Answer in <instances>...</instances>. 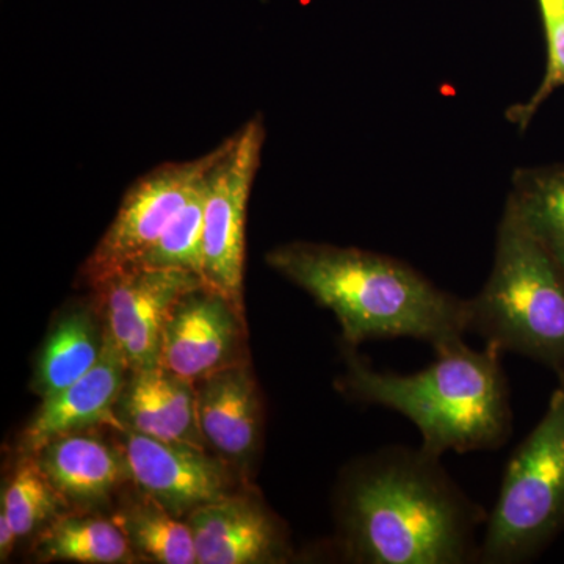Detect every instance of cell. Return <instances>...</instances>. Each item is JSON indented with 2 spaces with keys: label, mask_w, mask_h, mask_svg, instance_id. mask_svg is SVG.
<instances>
[{
  "label": "cell",
  "mask_w": 564,
  "mask_h": 564,
  "mask_svg": "<svg viewBox=\"0 0 564 564\" xmlns=\"http://www.w3.org/2000/svg\"><path fill=\"white\" fill-rule=\"evenodd\" d=\"M106 333L87 310H73L55 323L36 364L33 389L41 399L76 383L101 359Z\"/></svg>",
  "instance_id": "2e32d148"
},
{
  "label": "cell",
  "mask_w": 564,
  "mask_h": 564,
  "mask_svg": "<svg viewBox=\"0 0 564 564\" xmlns=\"http://www.w3.org/2000/svg\"><path fill=\"white\" fill-rule=\"evenodd\" d=\"M543 21L547 63L540 87L524 104L507 110V120L525 131L534 115L558 88L564 87V0H538Z\"/></svg>",
  "instance_id": "7402d4cb"
},
{
  "label": "cell",
  "mask_w": 564,
  "mask_h": 564,
  "mask_svg": "<svg viewBox=\"0 0 564 564\" xmlns=\"http://www.w3.org/2000/svg\"><path fill=\"white\" fill-rule=\"evenodd\" d=\"M184 270L131 265L93 284L107 339L129 372L159 366L163 328L182 296L203 288Z\"/></svg>",
  "instance_id": "ba28073f"
},
{
  "label": "cell",
  "mask_w": 564,
  "mask_h": 564,
  "mask_svg": "<svg viewBox=\"0 0 564 564\" xmlns=\"http://www.w3.org/2000/svg\"><path fill=\"white\" fill-rule=\"evenodd\" d=\"M207 180V177H206ZM206 180L192 193L158 242L133 265L184 270L204 281V188Z\"/></svg>",
  "instance_id": "44dd1931"
},
{
  "label": "cell",
  "mask_w": 564,
  "mask_h": 564,
  "mask_svg": "<svg viewBox=\"0 0 564 564\" xmlns=\"http://www.w3.org/2000/svg\"><path fill=\"white\" fill-rule=\"evenodd\" d=\"M122 454L131 480L177 518L232 494V474L226 459L214 458L206 448L166 443L121 430Z\"/></svg>",
  "instance_id": "9c48e42d"
},
{
  "label": "cell",
  "mask_w": 564,
  "mask_h": 564,
  "mask_svg": "<svg viewBox=\"0 0 564 564\" xmlns=\"http://www.w3.org/2000/svg\"><path fill=\"white\" fill-rule=\"evenodd\" d=\"M502 352L486 345L473 350L459 340L436 351V361L421 372H380L348 351L344 391L361 402L389 408L417 426L423 451H492L511 434L510 391Z\"/></svg>",
  "instance_id": "3957f363"
},
{
  "label": "cell",
  "mask_w": 564,
  "mask_h": 564,
  "mask_svg": "<svg viewBox=\"0 0 564 564\" xmlns=\"http://www.w3.org/2000/svg\"><path fill=\"white\" fill-rule=\"evenodd\" d=\"M267 262L336 315L350 347L411 337L437 351L459 343L467 333V300L441 291L391 256L292 242L270 251Z\"/></svg>",
  "instance_id": "7a4b0ae2"
},
{
  "label": "cell",
  "mask_w": 564,
  "mask_h": 564,
  "mask_svg": "<svg viewBox=\"0 0 564 564\" xmlns=\"http://www.w3.org/2000/svg\"><path fill=\"white\" fill-rule=\"evenodd\" d=\"M17 540H20V536H18L17 530L11 524L9 516L0 511V560L2 562H7L10 558Z\"/></svg>",
  "instance_id": "603a6c76"
},
{
  "label": "cell",
  "mask_w": 564,
  "mask_h": 564,
  "mask_svg": "<svg viewBox=\"0 0 564 564\" xmlns=\"http://www.w3.org/2000/svg\"><path fill=\"white\" fill-rule=\"evenodd\" d=\"M245 315L207 285L182 296L162 334L159 366L196 384L237 358Z\"/></svg>",
  "instance_id": "30bf717a"
},
{
  "label": "cell",
  "mask_w": 564,
  "mask_h": 564,
  "mask_svg": "<svg viewBox=\"0 0 564 564\" xmlns=\"http://www.w3.org/2000/svg\"><path fill=\"white\" fill-rule=\"evenodd\" d=\"M507 203L564 270V165L516 170Z\"/></svg>",
  "instance_id": "ac0fdd59"
},
{
  "label": "cell",
  "mask_w": 564,
  "mask_h": 564,
  "mask_svg": "<svg viewBox=\"0 0 564 564\" xmlns=\"http://www.w3.org/2000/svg\"><path fill=\"white\" fill-rule=\"evenodd\" d=\"M263 140L262 117L251 118L223 141L204 188V284L243 315L245 226Z\"/></svg>",
  "instance_id": "8992f818"
},
{
  "label": "cell",
  "mask_w": 564,
  "mask_h": 564,
  "mask_svg": "<svg viewBox=\"0 0 564 564\" xmlns=\"http://www.w3.org/2000/svg\"><path fill=\"white\" fill-rule=\"evenodd\" d=\"M221 151L223 143L202 158L166 163L135 181L122 198L117 217L85 262L87 281L96 284L139 262L206 180Z\"/></svg>",
  "instance_id": "52a82bcc"
},
{
  "label": "cell",
  "mask_w": 564,
  "mask_h": 564,
  "mask_svg": "<svg viewBox=\"0 0 564 564\" xmlns=\"http://www.w3.org/2000/svg\"><path fill=\"white\" fill-rule=\"evenodd\" d=\"M36 555L46 562L135 563L139 555L113 519L62 513L44 527Z\"/></svg>",
  "instance_id": "e0dca14e"
},
{
  "label": "cell",
  "mask_w": 564,
  "mask_h": 564,
  "mask_svg": "<svg viewBox=\"0 0 564 564\" xmlns=\"http://www.w3.org/2000/svg\"><path fill=\"white\" fill-rule=\"evenodd\" d=\"M113 521L128 536L139 558L162 564L198 563L191 525L148 494L140 491L139 500L118 511Z\"/></svg>",
  "instance_id": "d6986e66"
},
{
  "label": "cell",
  "mask_w": 564,
  "mask_h": 564,
  "mask_svg": "<svg viewBox=\"0 0 564 564\" xmlns=\"http://www.w3.org/2000/svg\"><path fill=\"white\" fill-rule=\"evenodd\" d=\"M117 414L124 430L206 448L196 413V384L162 366L129 372Z\"/></svg>",
  "instance_id": "5bb4252c"
},
{
  "label": "cell",
  "mask_w": 564,
  "mask_h": 564,
  "mask_svg": "<svg viewBox=\"0 0 564 564\" xmlns=\"http://www.w3.org/2000/svg\"><path fill=\"white\" fill-rule=\"evenodd\" d=\"M340 540L352 562H478L488 513L452 480L440 456L391 445L362 458L339 491Z\"/></svg>",
  "instance_id": "6da1fadb"
},
{
  "label": "cell",
  "mask_w": 564,
  "mask_h": 564,
  "mask_svg": "<svg viewBox=\"0 0 564 564\" xmlns=\"http://www.w3.org/2000/svg\"><path fill=\"white\" fill-rule=\"evenodd\" d=\"M66 499L51 484L35 455H28L2 492V510L18 536L25 538L63 513Z\"/></svg>",
  "instance_id": "ffe728a7"
},
{
  "label": "cell",
  "mask_w": 564,
  "mask_h": 564,
  "mask_svg": "<svg viewBox=\"0 0 564 564\" xmlns=\"http://www.w3.org/2000/svg\"><path fill=\"white\" fill-rule=\"evenodd\" d=\"M35 456L66 502H101L131 478L122 451L82 432L55 437Z\"/></svg>",
  "instance_id": "9a60e30c"
},
{
  "label": "cell",
  "mask_w": 564,
  "mask_h": 564,
  "mask_svg": "<svg viewBox=\"0 0 564 564\" xmlns=\"http://www.w3.org/2000/svg\"><path fill=\"white\" fill-rule=\"evenodd\" d=\"M467 333L564 375V270L508 203L491 274L467 300Z\"/></svg>",
  "instance_id": "277c9868"
},
{
  "label": "cell",
  "mask_w": 564,
  "mask_h": 564,
  "mask_svg": "<svg viewBox=\"0 0 564 564\" xmlns=\"http://www.w3.org/2000/svg\"><path fill=\"white\" fill-rule=\"evenodd\" d=\"M196 564L285 563L288 536L272 511L252 496H231L203 505L185 518Z\"/></svg>",
  "instance_id": "8fae6325"
},
{
  "label": "cell",
  "mask_w": 564,
  "mask_h": 564,
  "mask_svg": "<svg viewBox=\"0 0 564 564\" xmlns=\"http://www.w3.org/2000/svg\"><path fill=\"white\" fill-rule=\"evenodd\" d=\"M558 381L543 419L507 464L480 563L530 562L564 530V375Z\"/></svg>",
  "instance_id": "5b68a950"
},
{
  "label": "cell",
  "mask_w": 564,
  "mask_h": 564,
  "mask_svg": "<svg viewBox=\"0 0 564 564\" xmlns=\"http://www.w3.org/2000/svg\"><path fill=\"white\" fill-rule=\"evenodd\" d=\"M128 377L124 359L106 336L101 359L90 372L43 400L21 434V451L25 455L39 454L55 437L85 432L93 426L124 430L117 406Z\"/></svg>",
  "instance_id": "7c38bea8"
},
{
  "label": "cell",
  "mask_w": 564,
  "mask_h": 564,
  "mask_svg": "<svg viewBox=\"0 0 564 564\" xmlns=\"http://www.w3.org/2000/svg\"><path fill=\"white\" fill-rule=\"evenodd\" d=\"M196 413L206 444L229 464L248 466L261 434V400L250 367L231 364L198 381Z\"/></svg>",
  "instance_id": "4fadbf2b"
}]
</instances>
